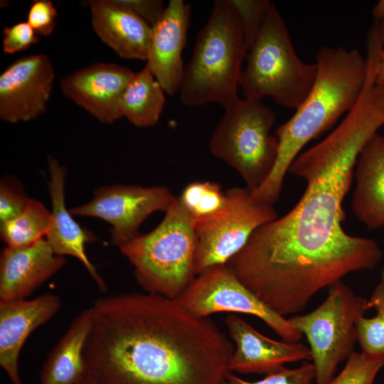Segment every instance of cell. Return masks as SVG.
<instances>
[{"label":"cell","instance_id":"obj_1","mask_svg":"<svg viewBox=\"0 0 384 384\" xmlns=\"http://www.w3.org/2000/svg\"><path fill=\"white\" fill-rule=\"evenodd\" d=\"M379 127L370 112L355 107L323 140L302 151L288 170L306 182L299 201L258 228L228 262L276 314L302 311L320 290L380 262L383 252L374 240L351 235L342 226L356 160Z\"/></svg>","mask_w":384,"mask_h":384},{"label":"cell","instance_id":"obj_2","mask_svg":"<svg viewBox=\"0 0 384 384\" xmlns=\"http://www.w3.org/2000/svg\"><path fill=\"white\" fill-rule=\"evenodd\" d=\"M86 369L104 384H223L231 341L208 317L155 294L107 296L91 306Z\"/></svg>","mask_w":384,"mask_h":384},{"label":"cell","instance_id":"obj_3","mask_svg":"<svg viewBox=\"0 0 384 384\" xmlns=\"http://www.w3.org/2000/svg\"><path fill=\"white\" fill-rule=\"evenodd\" d=\"M314 85L293 116L274 131L279 143L275 165L254 193L259 201L273 206L294 159L312 139L331 129L361 98L367 82L368 62L358 49L321 46L316 55Z\"/></svg>","mask_w":384,"mask_h":384},{"label":"cell","instance_id":"obj_4","mask_svg":"<svg viewBox=\"0 0 384 384\" xmlns=\"http://www.w3.org/2000/svg\"><path fill=\"white\" fill-rule=\"evenodd\" d=\"M247 49L238 13L231 0H216L198 33L180 89L181 102L190 107L209 102L224 110L235 105L242 66Z\"/></svg>","mask_w":384,"mask_h":384},{"label":"cell","instance_id":"obj_5","mask_svg":"<svg viewBox=\"0 0 384 384\" xmlns=\"http://www.w3.org/2000/svg\"><path fill=\"white\" fill-rule=\"evenodd\" d=\"M147 293L178 299L195 279V222L178 196L151 232L119 247Z\"/></svg>","mask_w":384,"mask_h":384},{"label":"cell","instance_id":"obj_6","mask_svg":"<svg viewBox=\"0 0 384 384\" xmlns=\"http://www.w3.org/2000/svg\"><path fill=\"white\" fill-rule=\"evenodd\" d=\"M316 71L315 63L298 56L283 19L271 4L240 76L245 98L270 97L280 106L297 110L309 95Z\"/></svg>","mask_w":384,"mask_h":384},{"label":"cell","instance_id":"obj_7","mask_svg":"<svg viewBox=\"0 0 384 384\" xmlns=\"http://www.w3.org/2000/svg\"><path fill=\"white\" fill-rule=\"evenodd\" d=\"M275 118L261 100L240 99L225 110L210 138L211 154L238 171L252 193L267 180L277 161L279 143L270 133Z\"/></svg>","mask_w":384,"mask_h":384},{"label":"cell","instance_id":"obj_8","mask_svg":"<svg viewBox=\"0 0 384 384\" xmlns=\"http://www.w3.org/2000/svg\"><path fill=\"white\" fill-rule=\"evenodd\" d=\"M367 301L340 281L329 287L326 299L314 311L287 319L307 338L316 384L331 381L338 364L353 352L356 322L368 310Z\"/></svg>","mask_w":384,"mask_h":384},{"label":"cell","instance_id":"obj_9","mask_svg":"<svg viewBox=\"0 0 384 384\" xmlns=\"http://www.w3.org/2000/svg\"><path fill=\"white\" fill-rule=\"evenodd\" d=\"M227 203L213 216L195 222L197 274L215 265L228 264L261 225L278 215L273 206L255 199L246 187L226 191Z\"/></svg>","mask_w":384,"mask_h":384},{"label":"cell","instance_id":"obj_10","mask_svg":"<svg viewBox=\"0 0 384 384\" xmlns=\"http://www.w3.org/2000/svg\"><path fill=\"white\" fill-rule=\"evenodd\" d=\"M176 300L198 317L219 312L251 314L262 319L285 341L299 342L303 336L287 319L271 310L248 289L228 264L205 269Z\"/></svg>","mask_w":384,"mask_h":384},{"label":"cell","instance_id":"obj_11","mask_svg":"<svg viewBox=\"0 0 384 384\" xmlns=\"http://www.w3.org/2000/svg\"><path fill=\"white\" fill-rule=\"evenodd\" d=\"M175 198L164 186H107L96 189L89 202L69 211L72 215L97 218L110 223L112 243L119 247L139 235L149 215L166 212Z\"/></svg>","mask_w":384,"mask_h":384},{"label":"cell","instance_id":"obj_12","mask_svg":"<svg viewBox=\"0 0 384 384\" xmlns=\"http://www.w3.org/2000/svg\"><path fill=\"white\" fill-rule=\"evenodd\" d=\"M54 80L55 71L47 55L33 54L16 60L0 75V118L17 123L42 114Z\"/></svg>","mask_w":384,"mask_h":384},{"label":"cell","instance_id":"obj_13","mask_svg":"<svg viewBox=\"0 0 384 384\" xmlns=\"http://www.w3.org/2000/svg\"><path fill=\"white\" fill-rule=\"evenodd\" d=\"M135 73L119 65L99 63L67 75L60 88L66 97L98 121L112 124L122 117L120 101Z\"/></svg>","mask_w":384,"mask_h":384},{"label":"cell","instance_id":"obj_14","mask_svg":"<svg viewBox=\"0 0 384 384\" xmlns=\"http://www.w3.org/2000/svg\"><path fill=\"white\" fill-rule=\"evenodd\" d=\"M191 6L170 0L159 21L151 27L146 65L169 95L180 90L185 67L182 52L186 43Z\"/></svg>","mask_w":384,"mask_h":384},{"label":"cell","instance_id":"obj_15","mask_svg":"<svg viewBox=\"0 0 384 384\" xmlns=\"http://www.w3.org/2000/svg\"><path fill=\"white\" fill-rule=\"evenodd\" d=\"M225 324L235 344L230 361L231 372L267 375L287 363L311 360L309 348L304 344L271 339L236 314L228 315Z\"/></svg>","mask_w":384,"mask_h":384},{"label":"cell","instance_id":"obj_16","mask_svg":"<svg viewBox=\"0 0 384 384\" xmlns=\"http://www.w3.org/2000/svg\"><path fill=\"white\" fill-rule=\"evenodd\" d=\"M60 306V297L52 293L30 300H0V366L12 384H23L18 363L26 340Z\"/></svg>","mask_w":384,"mask_h":384},{"label":"cell","instance_id":"obj_17","mask_svg":"<svg viewBox=\"0 0 384 384\" xmlns=\"http://www.w3.org/2000/svg\"><path fill=\"white\" fill-rule=\"evenodd\" d=\"M46 238L21 247H6L0 259V300L24 299L65 264Z\"/></svg>","mask_w":384,"mask_h":384},{"label":"cell","instance_id":"obj_18","mask_svg":"<svg viewBox=\"0 0 384 384\" xmlns=\"http://www.w3.org/2000/svg\"><path fill=\"white\" fill-rule=\"evenodd\" d=\"M49 192L52 203V222L46 240L59 255L73 256L85 267L102 292L107 291L104 279L97 272L85 252V245L97 238L90 230L82 228L73 218L65 203V169L53 156L48 157Z\"/></svg>","mask_w":384,"mask_h":384},{"label":"cell","instance_id":"obj_19","mask_svg":"<svg viewBox=\"0 0 384 384\" xmlns=\"http://www.w3.org/2000/svg\"><path fill=\"white\" fill-rule=\"evenodd\" d=\"M95 33L120 58L146 60L151 27L114 0L85 1Z\"/></svg>","mask_w":384,"mask_h":384},{"label":"cell","instance_id":"obj_20","mask_svg":"<svg viewBox=\"0 0 384 384\" xmlns=\"http://www.w3.org/2000/svg\"><path fill=\"white\" fill-rule=\"evenodd\" d=\"M351 209L366 228L384 226V135L375 133L356 160Z\"/></svg>","mask_w":384,"mask_h":384},{"label":"cell","instance_id":"obj_21","mask_svg":"<svg viewBox=\"0 0 384 384\" xmlns=\"http://www.w3.org/2000/svg\"><path fill=\"white\" fill-rule=\"evenodd\" d=\"M92 324L91 306L81 311L53 347L40 373V384H77L86 366L84 348Z\"/></svg>","mask_w":384,"mask_h":384},{"label":"cell","instance_id":"obj_22","mask_svg":"<svg viewBox=\"0 0 384 384\" xmlns=\"http://www.w3.org/2000/svg\"><path fill=\"white\" fill-rule=\"evenodd\" d=\"M164 93L160 83L145 65L135 73L122 97L120 110L122 117L138 127L155 125L165 105Z\"/></svg>","mask_w":384,"mask_h":384},{"label":"cell","instance_id":"obj_23","mask_svg":"<svg viewBox=\"0 0 384 384\" xmlns=\"http://www.w3.org/2000/svg\"><path fill=\"white\" fill-rule=\"evenodd\" d=\"M51 222V211L40 201L30 198L18 215L1 223V237L7 247L28 246L46 236Z\"/></svg>","mask_w":384,"mask_h":384},{"label":"cell","instance_id":"obj_24","mask_svg":"<svg viewBox=\"0 0 384 384\" xmlns=\"http://www.w3.org/2000/svg\"><path fill=\"white\" fill-rule=\"evenodd\" d=\"M367 308L374 309L373 317L361 316L356 322L357 341L362 355L373 361L384 363V284L379 283L374 289Z\"/></svg>","mask_w":384,"mask_h":384},{"label":"cell","instance_id":"obj_25","mask_svg":"<svg viewBox=\"0 0 384 384\" xmlns=\"http://www.w3.org/2000/svg\"><path fill=\"white\" fill-rule=\"evenodd\" d=\"M178 197L194 221L213 216L227 203L226 191L220 184L211 181L190 183Z\"/></svg>","mask_w":384,"mask_h":384},{"label":"cell","instance_id":"obj_26","mask_svg":"<svg viewBox=\"0 0 384 384\" xmlns=\"http://www.w3.org/2000/svg\"><path fill=\"white\" fill-rule=\"evenodd\" d=\"M384 363L365 358L353 351L341 372L327 384H374L375 378Z\"/></svg>","mask_w":384,"mask_h":384},{"label":"cell","instance_id":"obj_27","mask_svg":"<svg viewBox=\"0 0 384 384\" xmlns=\"http://www.w3.org/2000/svg\"><path fill=\"white\" fill-rule=\"evenodd\" d=\"M231 1L238 13L248 51L272 3L267 0H231Z\"/></svg>","mask_w":384,"mask_h":384},{"label":"cell","instance_id":"obj_28","mask_svg":"<svg viewBox=\"0 0 384 384\" xmlns=\"http://www.w3.org/2000/svg\"><path fill=\"white\" fill-rule=\"evenodd\" d=\"M315 375L313 363H305L293 369L282 368L254 382L245 380L230 372L223 384H312Z\"/></svg>","mask_w":384,"mask_h":384},{"label":"cell","instance_id":"obj_29","mask_svg":"<svg viewBox=\"0 0 384 384\" xmlns=\"http://www.w3.org/2000/svg\"><path fill=\"white\" fill-rule=\"evenodd\" d=\"M29 200L16 178L11 176L3 177L0 182V223L18 215Z\"/></svg>","mask_w":384,"mask_h":384},{"label":"cell","instance_id":"obj_30","mask_svg":"<svg viewBox=\"0 0 384 384\" xmlns=\"http://www.w3.org/2000/svg\"><path fill=\"white\" fill-rule=\"evenodd\" d=\"M36 31L26 22H19L4 29L2 48L4 53L13 54L38 42Z\"/></svg>","mask_w":384,"mask_h":384},{"label":"cell","instance_id":"obj_31","mask_svg":"<svg viewBox=\"0 0 384 384\" xmlns=\"http://www.w3.org/2000/svg\"><path fill=\"white\" fill-rule=\"evenodd\" d=\"M57 11L49 0L33 1L28 10L27 22L36 33L49 36L55 26Z\"/></svg>","mask_w":384,"mask_h":384},{"label":"cell","instance_id":"obj_32","mask_svg":"<svg viewBox=\"0 0 384 384\" xmlns=\"http://www.w3.org/2000/svg\"><path fill=\"white\" fill-rule=\"evenodd\" d=\"M154 26L161 18L166 6L160 0H114Z\"/></svg>","mask_w":384,"mask_h":384},{"label":"cell","instance_id":"obj_33","mask_svg":"<svg viewBox=\"0 0 384 384\" xmlns=\"http://www.w3.org/2000/svg\"><path fill=\"white\" fill-rule=\"evenodd\" d=\"M379 38L380 42V50L376 75V84L383 85L384 84V28H381L380 26Z\"/></svg>","mask_w":384,"mask_h":384},{"label":"cell","instance_id":"obj_34","mask_svg":"<svg viewBox=\"0 0 384 384\" xmlns=\"http://www.w3.org/2000/svg\"><path fill=\"white\" fill-rule=\"evenodd\" d=\"M77 384H104L91 372L86 369L83 376Z\"/></svg>","mask_w":384,"mask_h":384},{"label":"cell","instance_id":"obj_35","mask_svg":"<svg viewBox=\"0 0 384 384\" xmlns=\"http://www.w3.org/2000/svg\"><path fill=\"white\" fill-rule=\"evenodd\" d=\"M378 23L381 28H384V18Z\"/></svg>","mask_w":384,"mask_h":384},{"label":"cell","instance_id":"obj_36","mask_svg":"<svg viewBox=\"0 0 384 384\" xmlns=\"http://www.w3.org/2000/svg\"><path fill=\"white\" fill-rule=\"evenodd\" d=\"M383 280H384V274H383ZM383 284H384V281H383Z\"/></svg>","mask_w":384,"mask_h":384}]
</instances>
